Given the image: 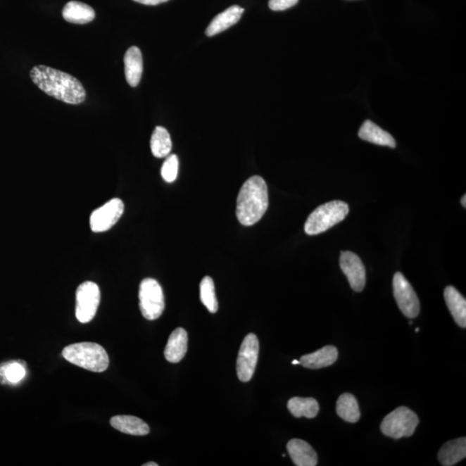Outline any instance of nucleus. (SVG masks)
<instances>
[{
	"label": "nucleus",
	"instance_id": "nucleus-2",
	"mask_svg": "<svg viewBox=\"0 0 466 466\" xmlns=\"http://www.w3.org/2000/svg\"><path fill=\"white\" fill-rule=\"evenodd\" d=\"M269 194L265 180L254 175L244 183L237 200L236 215L240 224L251 227L260 220L268 209Z\"/></svg>",
	"mask_w": 466,
	"mask_h": 466
},
{
	"label": "nucleus",
	"instance_id": "nucleus-30",
	"mask_svg": "<svg viewBox=\"0 0 466 466\" xmlns=\"http://www.w3.org/2000/svg\"><path fill=\"white\" fill-rule=\"evenodd\" d=\"M461 204H462V206H464L465 208H466V196H465V194L461 199Z\"/></svg>",
	"mask_w": 466,
	"mask_h": 466
},
{
	"label": "nucleus",
	"instance_id": "nucleus-12",
	"mask_svg": "<svg viewBox=\"0 0 466 466\" xmlns=\"http://www.w3.org/2000/svg\"><path fill=\"white\" fill-rule=\"evenodd\" d=\"M287 450L294 464L297 466H315L318 464V456L315 451L303 439H294L289 441Z\"/></svg>",
	"mask_w": 466,
	"mask_h": 466
},
{
	"label": "nucleus",
	"instance_id": "nucleus-5",
	"mask_svg": "<svg viewBox=\"0 0 466 466\" xmlns=\"http://www.w3.org/2000/svg\"><path fill=\"white\" fill-rule=\"evenodd\" d=\"M419 418L415 412L406 407L397 408L384 419L381 431L386 436L398 439L410 437L418 426Z\"/></svg>",
	"mask_w": 466,
	"mask_h": 466
},
{
	"label": "nucleus",
	"instance_id": "nucleus-21",
	"mask_svg": "<svg viewBox=\"0 0 466 466\" xmlns=\"http://www.w3.org/2000/svg\"><path fill=\"white\" fill-rule=\"evenodd\" d=\"M63 17L65 20L72 24L84 25L94 20V10L87 4L79 1H70L64 6Z\"/></svg>",
	"mask_w": 466,
	"mask_h": 466
},
{
	"label": "nucleus",
	"instance_id": "nucleus-29",
	"mask_svg": "<svg viewBox=\"0 0 466 466\" xmlns=\"http://www.w3.org/2000/svg\"><path fill=\"white\" fill-rule=\"evenodd\" d=\"M134 1L146 6H156L169 1V0H134Z\"/></svg>",
	"mask_w": 466,
	"mask_h": 466
},
{
	"label": "nucleus",
	"instance_id": "nucleus-20",
	"mask_svg": "<svg viewBox=\"0 0 466 466\" xmlns=\"http://www.w3.org/2000/svg\"><path fill=\"white\" fill-rule=\"evenodd\" d=\"M466 456V439L460 438L446 442L438 453L439 461L444 466H452Z\"/></svg>",
	"mask_w": 466,
	"mask_h": 466
},
{
	"label": "nucleus",
	"instance_id": "nucleus-31",
	"mask_svg": "<svg viewBox=\"0 0 466 466\" xmlns=\"http://www.w3.org/2000/svg\"><path fill=\"white\" fill-rule=\"evenodd\" d=\"M144 466H158V464L155 463V462H149V463L143 465Z\"/></svg>",
	"mask_w": 466,
	"mask_h": 466
},
{
	"label": "nucleus",
	"instance_id": "nucleus-17",
	"mask_svg": "<svg viewBox=\"0 0 466 466\" xmlns=\"http://www.w3.org/2000/svg\"><path fill=\"white\" fill-rule=\"evenodd\" d=\"M111 426L118 431L135 436H144L150 433V427L143 420L132 415H116L110 421Z\"/></svg>",
	"mask_w": 466,
	"mask_h": 466
},
{
	"label": "nucleus",
	"instance_id": "nucleus-23",
	"mask_svg": "<svg viewBox=\"0 0 466 466\" xmlns=\"http://www.w3.org/2000/svg\"><path fill=\"white\" fill-rule=\"evenodd\" d=\"M336 410L339 417L347 422L355 423L360 419L358 401L349 393H345L339 397Z\"/></svg>",
	"mask_w": 466,
	"mask_h": 466
},
{
	"label": "nucleus",
	"instance_id": "nucleus-6",
	"mask_svg": "<svg viewBox=\"0 0 466 466\" xmlns=\"http://www.w3.org/2000/svg\"><path fill=\"white\" fill-rule=\"evenodd\" d=\"M139 308L145 319L155 320L163 315L165 303L163 289L153 278H146L139 287Z\"/></svg>",
	"mask_w": 466,
	"mask_h": 466
},
{
	"label": "nucleus",
	"instance_id": "nucleus-22",
	"mask_svg": "<svg viewBox=\"0 0 466 466\" xmlns=\"http://www.w3.org/2000/svg\"><path fill=\"white\" fill-rule=\"evenodd\" d=\"M288 408L290 413L296 418L306 417L313 419L318 415L319 403L314 398L308 397H294L289 401Z\"/></svg>",
	"mask_w": 466,
	"mask_h": 466
},
{
	"label": "nucleus",
	"instance_id": "nucleus-26",
	"mask_svg": "<svg viewBox=\"0 0 466 466\" xmlns=\"http://www.w3.org/2000/svg\"><path fill=\"white\" fill-rule=\"evenodd\" d=\"M200 298L201 303L212 314H215L219 308V304L215 294V282L211 277H205L202 279L200 285Z\"/></svg>",
	"mask_w": 466,
	"mask_h": 466
},
{
	"label": "nucleus",
	"instance_id": "nucleus-25",
	"mask_svg": "<svg viewBox=\"0 0 466 466\" xmlns=\"http://www.w3.org/2000/svg\"><path fill=\"white\" fill-rule=\"evenodd\" d=\"M26 363L22 360H13L0 365V383L18 384L26 375Z\"/></svg>",
	"mask_w": 466,
	"mask_h": 466
},
{
	"label": "nucleus",
	"instance_id": "nucleus-16",
	"mask_svg": "<svg viewBox=\"0 0 466 466\" xmlns=\"http://www.w3.org/2000/svg\"><path fill=\"white\" fill-rule=\"evenodd\" d=\"M338 349L327 346L310 354L304 355L300 359L301 365L308 369H322L334 365L338 358Z\"/></svg>",
	"mask_w": 466,
	"mask_h": 466
},
{
	"label": "nucleus",
	"instance_id": "nucleus-15",
	"mask_svg": "<svg viewBox=\"0 0 466 466\" xmlns=\"http://www.w3.org/2000/svg\"><path fill=\"white\" fill-rule=\"evenodd\" d=\"M244 9L239 6H232L228 9L225 10L223 13L217 15L210 23V25L206 30V36L213 37L223 32L224 30L232 27L240 20L244 13Z\"/></svg>",
	"mask_w": 466,
	"mask_h": 466
},
{
	"label": "nucleus",
	"instance_id": "nucleus-24",
	"mask_svg": "<svg viewBox=\"0 0 466 466\" xmlns=\"http://www.w3.org/2000/svg\"><path fill=\"white\" fill-rule=\"evenodd\" d=\"M153 156L158 158H167L172 150V141L169 132L162 126H158L153 132L151 139Z\"/></svg>",
	"mask_w": 466,
	"mask_h": 466
},
{
	"label": "nucleus",
	"instance_id": "nucleus-9",
	"mask_svg": "<svg viewBox=\"0 0 466 466\" xmlns=\"http://www.w3.org/2000/svg\"><path fill=\"white\" fill-rule=\"evenodd\" d=\"M393 293L400 310L408 318H415L420 313V301L410 282L401 272L393 278Z\"/></svg>",
	"mask_w": 466,
	"mask_h": 466
},
{
	"label": "nucleus",
	"instance_id": "nucleus-13",
	"mask_svg": "<svg viewBox=\"0 0 466 466\" xmlns=\"http://www.w3.org/2000/svg\"><path fill=\"white\" fill-rule=\"evenodd\" d=\"M188 334L183 328H177L172 332L164 350L166 360L172 364H177L181 361L188 351Z\"/></svg>",
	"mask_w": 466,
	"mask_h": 466
},
{
	"label": "nucleus",
	"instance_id": "nucleus-3",
	"mask_svg": "<svg viewBox=\"0 0 466 466\" xmlns=\"http://www.w3.org/2000/svg\"><path fill=\"white\" fill-rule=\"evenodd\" d=\"M63 356L71 364L93 372H105L109 366L108 353L96 343L73 344L65 347Z\"/></svg>",
	"mask_w": 466,
	"mask_h": 466
},
{
	"label": "nucleus",
	"instance_id": "nucleus-19",
	"mask_svg": "<svg viewBox=\"0 0 466 466\" xmlns=\"http://www.w3.org/2000/svg\"><path fill=\"white\" fill-rule=\"evenodd\" d=\"M446 305L455 322L462 328L466 327V301L458 290L448 286L444 292Z\"/></svg>",
	"mask_w": 466,
	"mask_h": 466
},
{
	"label": "nucleus",
	"instance_id": "nucleus-10",
	"mask_svg": "<svg viewBox=\"0 0 466 466\" xmlns=\"http://www.w3.org/2000/svg\"><path fill=\"white\" fill-rule=\"evenodd\" d=\"M124 211V202L120 199H112L92 213L90 217L91 230L94 232L108 231L123 215Z\"/></svg>",
	"mask_w": 466,
	"mask_h": 466
},
{
	"label": "nucleus",
	"instance_id": "nucleus-11",
	"mask_svg": "<svg viewBox=\"0 0 466 466\" xmlns=\"http://www.w3.org/2000/svg\"><path fill=\"white\" fill-rule=\"evenodd\" d=\"M341 268L348 279L351 288L356 292L363 291L366 282V272L364 263L358 256L351 251H342Z\"/></svg>",
	"mask_w": 466,
	"mask_h": 466
},
{
	"label": "nucleus",
	"instance_id": "nucleus-18",
	"mask_svg": "<svg viewBox=\"0 0 466 466\" xmlns=\"http://www.w3.org/2000/svg\"><path fill=\"white\" fill-rule=\"evenodd\" d=\"M358 137L367 142L382 145V146L391 148L396 146L394 137L370 120H366L362 125L358 132Z\"/></svg>",
	"mask_w": 466,
	"mask_h": 466
},
{
	"label": "nucleus",
	"instance_id": "nucleus-8",
	"mask_svg": "<svg viewBox=\"0 0 466 466\" xmlns=\"http://www.w3.org/2000/svg\"><path fill=\"white\" fill-rule=\"evenodd\" d=\"M259 354V341L257 336L249 334L244 339L237 359V374L241 382H249L257 367Z\"/></svg>",
	"mask_w": 466,
	"mask_h": 466
},
{
	"label": "nucleus",
	"instance_id": "nucleus-28",
	"mask_svg": "<svg viewBox=\"0 0 466 466\" xmlns=\"http://www.w3.org/2000/svg\"><path fill=\"white\" fill-rule=\"evenodd\" d=\"M299 0H270L269 6L272 11H285L295 6Z\"/></svg>",
	"mask_w": 466,
	"mask_h": 466
},
{
	"label": "nucleus",
	"instance_id": "nucleus-14",
	"mask_svg": "<svg viewBox=\"0 0 466 466\" xmlns=\"http://www.w3.org/2000/svg\"><path fill=\"white\" fill-rule=\"evenodd\" d=\"M126 81L130 86L139 85L143 74L142 52L136 46H132L126 51L124 58Z\"/></svg>",
	"mask_w": 466,
	"mask_h": 466
},
{
	"label": "nucleus",
	"instance_id": "nucleus-27",
	"mask_svg": "<svg viewBox=\"0 0 466 466\" xmlns=\"http://www.w3.org/2000/svg\"><path fill=\"white\" fill-rule=\"evenodd\" d=\"M179 170V160L177 155L167 156L162 167V177L168 183L174 182L177 178Z\"/></svg>",
	"mask_w": 466,
	"mask_h": 466
},
{
	"label": "nucleus",
	"instance_id": "nucleus-4",
	"mask_svg": "<svg viewBox=\"0 0 466 466\" xmlns=\"http://www.w3.org/2000/svg\"><path fill=\"white\" fill-rule=\"evenodd\" d=\"M349 206L342 201H334L320 206L308 218L304 225L308 235H318L329 230L346 219Z\"/></svg>",
	"mask_w": 466,
	"mask_h": 466
},
{
	"label": "nucleus",
	"instance_id": "nucleus-7",
	"mask_svg": "<svg viewBox=\"0 0 466 466\" xmlns=\"http://www.w3.org/2000/svg\"><path fill=\"white\" fill-rule=\"evenodd\" d=\"M101 303V290L93 282H85L76 291L75 315L80 322L86 324L93 320Z\"/></svg>",
	"mask_w": 466,
	"mask_h": 466
},
{
	"label": "nucleus",
	"instance_id": "nucleus-32",
	"mask_svg": "<svg viewBox=\"0 0 466 466\" xmlns=\"http://www.w3.org/2000/svg\"><path fill=\"white\" fill-rule=\"evenodd\" d=\"M292 364L293 365H301V362H300V360H296H296H294L292 362Z\"/></svg>",
	"mask_w": 466,
	"mask_h": 466
},
{
	"label": "nucleus",
	"instance_id": "nucleus-1",
	"mask_svg": "<svg viewBox=\"0 0 466 466\" xmlns=\"http://www.w3.org/2000/svg\"><path fill=\"white\" fill-rule=\"evenodd\" d=\"M30 76L42 91L58 101L72 105L85 101L86 90L82 82L67 73L38 65L32 68Z\"/></svg>",
	"mask_w": 466,
	"mask_h": 466
}]
</instances>
